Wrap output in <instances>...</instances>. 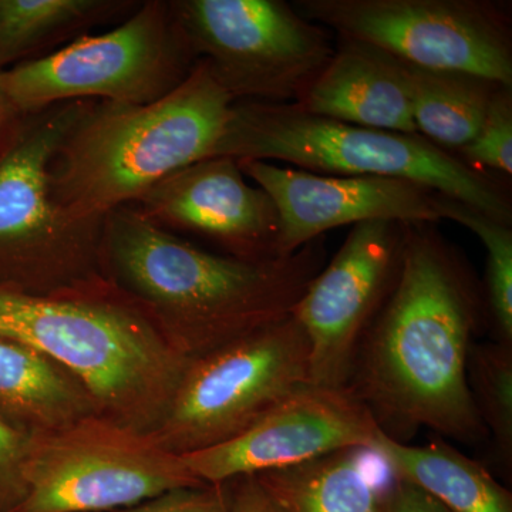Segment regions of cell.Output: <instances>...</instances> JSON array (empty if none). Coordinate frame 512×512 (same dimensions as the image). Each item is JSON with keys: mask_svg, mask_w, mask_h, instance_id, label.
I'll return each instance as SVG.
<instances>
[{"mask_svg": "<svg viewBox=\"0 0 512 512\" xmlns=\"http://www.w3.org/2000/svg\"><path fill=\"white\" fill-rule=\"evenodd\" d=\"M402 64L416 133L456 156L476 137L494 94L503 84L473 74Z\"/></svg>", "mask_w": 512, "mask_h": 512, "instance_id": "cell-20", "label": "cell"}, {"mask_svg": "<svg viewBox=\"0 0 512 512\" xmlns=\"http://www.w3.org/2000/svg\"><path fill=\"white\" fill-rule=\"evenodd\" d=\"M228 512H281L255 476L228 481Z\"/></svg>", "mask_w": 512, "mask_h": 512, "instance_id": "cell-27", "label": "cell"}, {"mask_svg": "<svg viewBox=\"0 0 512 512\" xmlns=\"http://www.w3.org/2000/svg\"><path fill=\"white\" fill-rule=\"evenodd\" d=\"M198 60L235 101L295 104L335 52L328 29L284 0H170Z\"/></svg>", "mask_w": 512, "mask_h": 512, "instance_id": "cell-10", "label": "cell"}, {"mask_svg": "<svg viewBox=\"0 0 512 512\" xmlns=\"http://www.w3.org/2000/svg\"><path fill=\"white\" fill-rule=\"evenodd\" d=\"M113 512H228V487L225 483L177 488Z\"/></svg>", "mask_w": 512, "mask_h": 512, "instance_id": "cell-26", "label": "cell"}, {"mask_svg": "<svg viewBox=\"0 0 512 512\" xmlns=\"http://www.w3.org/2000/svg\"><path fill=\"white\" fill-rule=\"evenodd\" d=\"M316 25L409 66L512 87L511 3L497 0H295Z\"/></svg>", "mask_w": 512, "mask_h": 512, "instance_id": "cell-11", "label": "cell"}, {"mask_svg": "<svg viewBox=\"0 0 512 512\" xmlns=\"http://www.w3.org/2000/svg\"><path fill=\"white\" fill-rule=\"evenodd\" d=\"M197 60L170 0H146L116 28L0 70V90L23 116L67 101L148 104L177 89Z\"/></svg>", "mask_w": 512, "mask_h": 512, "instance_id": "cell-7", "label": "cell"}, {"mask_svg": "<svg viewBox=\"0 0 512 512\" xmlns=\"http://www.w3.org/2000/svg\"><path fill=\"white\" fill-rule=\"evenodd\" d=\"M386 501L387 512H450L416 485L394 476Z\"/></svg>", "mask_w": 512, "mask_h": 512, "instance_id": "cell-28", "label": "cell"}, {"mask_svg": "<svg viewBox=\"0 0 512 512\" xmlns=\"http://www.w3.org/2000/svg\"><path fill=\"white\" fill-rule=\"evenodd\" d=\"M130 207L158 227L188 232L232 258H281L274 201L248 183L235 158L210 157L188 165Z\"/></svg>", "mask_w": 512, "mask_h": 512, "instance_id": "cell-14", "label": "cell"}, {"mask_svg": "<svg viewBox=\"0 0 512 512\" xmlns=\"http://www.w3.org/2000/svg\"><path fill=\"white\" fill-rule=\"evenodd\" d=\"M404 222L353 225L338 254L313 278L291 315L309 345V383L346 387L363 336L399 271Z\"/></svg>", "mask_w": 512, "mask_h": 512, "instance_id": "cell-12", "label": "cell"}, {"mask_svg": "<svg viewBox=\"0 0 512 512\" xmlns=\"http://www.w3.org/2000/svg\"><path fill=\"white\" fill-rule=\"evenodd\" d=\"M242 173L274 201L281 222L279 256L345 225L390 220L439 224V192L399 178L309 173L255 160H237Z\"/></svg>", "mask_w": 512, "mask_h": 512, "instance_id": "cell-15", "label": "cell"}, {"mask_svg": "<svg viewBox=\"0 0 512 512\" xmlns=\"http://www.w3.org/2000/svg\"><path fill=\"white\" fill-rule=\"evenodd\" d=\"M0 338L43 353L77 380L99 416L153 433L191 360L113 286L69 295L0 289Z\"/></svg>", "mask_w": 512, "mask_h": 512, "instance_id": "cell-4", "label": "cell"}, {"mask_svg": "<svg viewBox=\"0 0 512 512\" xmlns=\"http://www.w3.org/2000/svg\"><path fill=\"white\" fill-rule=\"evenodd\" d=\"M295 106L353 126L417 134L402 62L350 37L338 36L328 64Z\"/></svg>", "mask_w": 512, "mask_h": 512, "instance_id": "cell-16", "label": "cell"}, {"mask_svg": "<svg viewBox=\"0 0 512 512\" xmlns=\"http://www.w3.org/2000/svg\"><path fill=\"white\" fill-rule=\"evenodd\" d=\"M222 156L281 161L316 174L413 181L512 225L511 195L500 178L471 170L419 134L340 123L295 104L235 103L212 157Z\"/></svg>", "mask_w": 512, "mask_h": 512, "instance_id": "cell-5", "label": "cell"}, {"mask_svg": "<svg viewBox=\"0 0 512 512\" xmlns=\"http://www.w3.org/2000/svg\"><path fill=\"white\" fill-rule=\"evenodd\" d=\"M484 289L437 224L404 222L392 291L357 349L346 387L390 439L420 429L464 444L487 439L467 380Z\"/></svg>", "mask_w": 512, "mask_h": 512, "instance_id": "cell-1", "label": "cell"}, {"mask_svg": "<svg viewBox=\"0 0 512 512\" xmlns=\"http://www.w3.org/2000/svg\"><path fill=\"white\" fill-rule=\"evenodd\" d=\"M89 100L23 117L0 156V289L69 295L109 285L104 218H76L50 197L49 165Z\"/></svg>", "mask_w": 512, "mask_h": 512, "instance_id": "cell-6", "label": "cell"}, {"mask_svg": "<svg viewBox=\"0 0 512 512\" xmlns=\"http://www.w3.org/2000/svg\"><path fill=\"white\" fill-rule=\"evenodd\" d=\"M20 117H23V114L15 109V106L10 103L8 97L0 90V136L5 133V128L10 120L20 119Z\"/></svg>", "mask_w": 512, "mask_h": 512, "instance_id": "cell-29", "label": "cell"}, {"mask_svg": "<svg viewBox=\"0 0 512 512\" xmlns=\"http://www.w3.org/2000/svg\"><path fill=\"white\" fill-rule=\"evenodd\" d=\"M379 463L372 448H346L255 478L281 512H387Z\"/></svg>", "mask_w": 512, "mask_h": 512, "instance_id": "cell-17", "label": "cell"}, {"mask_svg": "<svg viewBox=\"0 0 512 512\" xmlns=\"http://www.w3.org/2000/svg\"><path fill=\"white\" fill-rule=\"evenodd\" d=\"M456 156L477 173L511 177L512 87L497 90L476 137Z\"/></svg>", "mask_w": 512, "mask_h": 512, "instance_id": "cell-24", "label": "cell"}, {"mask_svg": "<svg viewBox=\"0 0 512 512\" xmlns=\"http://www.w3.org/2000/svg\"><path fill=\"white\" fill-rule=\"evenodd\" d=\"M23 477L15 512H113L205 484L153 434L99 414L30 436Z\"/></svg>", "mask_w": 512, "mask_h": 512, "instance_id": "cell-8", "label": "cell"}, {"mask_svg": "<svg viewBox=\"0 0 512 512\" xmlns=\"http://www.w3.org/2000/svg\"><path fill=\"white\" fill-rule=\"evenodd\" d=\"M30 436L0 416V512H15L26 497Z\"/></svg>", "mask_w": 512, "mask_h": 512, "instance_id": "cell-25", "label": "cell"}, {"mask_svg": "<svg viewBox=\"0 0 512 512\" xmlns=\"http://www.w3.org/2000/svg\"><path fill=\"white\" fill-rule=\"evenodd\" d=\"M97 414L86 389L37 350L0 338V416L29 436Z\"/></svg>", "mask_w": 512, "mask_h": 512, "instance_id": "cell-18", "label": "cell"}, {"mask_svg": "<svg viewBox=\"0 0 512 512\" xmlns=\"http://www.w3.org/2000/svg\"><path fill=\"white\" fill-rule=\"evenodd\" d=\"M235 103L201 59L153 103L87 101L50 161V197L76 218L134 204L171 174L214 156Z\"/></svg>", "mask_w": 512, "mask_h": 512, "instance_id": "cell-3", "label": "cell"}, {"mask_svg": "<svg viewBox=\"0 0 512 512\" xmlns=\"http://www.w3.org/2000/svg\"><path fill=\"white\" fill-rule=\"evenodd\" d=\"M325 241L245 261L197 247L126 205L104 218L101 266L107 282L192 360L288 318L326 265Z\"/></svg>", "mask_w": 512, "mask_h": 512, "instance_id": "cell-2", "label": "cell"}, {"mask_svg": "<svg viewBox=\"0 0 512 512\" xmlns=\"http://www.w3.org/2000/svg\"><path fill=\"white\" fill-rule=\"evenodd\" d=\"M440 220H451L477 235L487 252L484 299L495 342L512 346V225L495 220L466 202L437 195Z\"/></svg>", "mask_w": 512, "mask_h": 512, "instance_id": "cell-22", "label": "cell"}, {"mask_svg": "<svg viewBox=\"0 0 512 512\" xmlns=\"http://www.w3.org/2000/svg\"><path fill=\"white\" fill-rule=\"evenodd\" d=\"M467 380L478 416L505 470L512 466V346L473 343Z\"/></svg>", "mask_w": 512, "mask_h": 512, "instance_id": "cell-23", "label": "cell"}, {"mask_svg": "<svg viewBox=\"0 0 512 512\" xmlns=\"http://www.w3.org/2000/svg\"><path fill=\"white\" fill-rule=\"evenodd\" d=\"M127 0H0V67L73 42L87 30L130 15ZM33 59V60H35Z\"/></svg>", "mask_w": 512, "mask_h": 512, "instance_id": "cell-21", "label": "cell"}, {"mask_svg": "<svg viewBox=\"0 0 512 512\" xmlns=\"http://www.w3.org/2000/svg\"><path fill=\"white\" fill-rule=\"evenodd\" d=\"M377 433L372 414L349 387L306 383L234 439L181 457L202 483L225 484L346 448H372Z\"/></svg>", "mask_w": 512, "mask_h": 512, "instance_id": "cell-13", "label": "cell"}, {"mask_svg": "<svg viewBox=\"0 0 512 512\" xmlns=\"http://www.w3.org/2000/svg\"><path fill=\"white\" fill-rule=\"evenodd\" d=\"M309 383V345L292 315L192 359L153 436L177 454L244 433Z\"/></svg>", "mask_w": 512, "mask_h": 512, "instance_id": "cell-9", "label": "cell"}, {"mask_svg": "<svg viewBox=\"0 0 512 512\" xmlns=\"http://www.w3.org/2000/svg\"><path fill=\"white\" fill-rule=\"evenodd\" d=\"M372 450L394 477L416 485L450 512H512L510 491L446 441L412 446L379 430Z\"/></svg>", "mask_w": 512, "mask_h": 512, "instance_id": "cell-19", "label": "cell"}]
</instances>
